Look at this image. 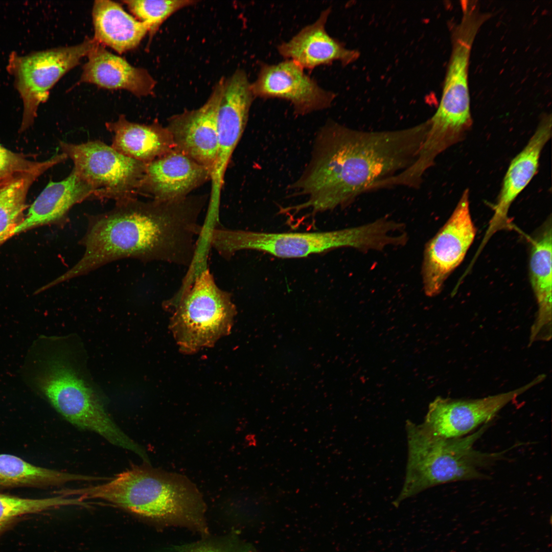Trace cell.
<instances>
[{
	"label": "cell",
	"mask_w": 552,
	"mask_h": 552,
	"mask_svg": "<svg viewBox=\"0 0 552 552\" xmlns=\"http://www.w3.org/2000/svg\"><path fill=\"white\" fill-rule=\"evenodd\" d=\"M425 133L422 124L367 131L328 123L319 132L307 168L291 187L305 200L284 212L316 214L349 204L410 166Z\"/></svg>",
	"instance_id": "cell-1"
},
{
	"label": "cell",
	"mask_w": 552,
	"mask_h": 552,
	"mask_svg": "<svg viewBox=\"0 0 552 552\" xmlns=\"http://www.w3.org/2000/svg\"><path fill=\"white\" fill-rule=\"evenodd\" d=\"M197 198L144 201L136 197L116 202L109 211L89 216L80 241L84 252L77 263L48 284L49 287L89 272L111 262L133 258L190 266L197 255Z\"/></svg>",
	"instance_id": "cell-2"
},
{
	"label": "cell",
	"mask_w": 552,
	"mask_h": 552,
	"mask_svg": "<svg viewBox=\"0 0 552 552\" xmlns=\"http://www.w3.org/2000/svg\"><path fill=\"white\" fill-rule=\"evenodd\" d=\"M83 500L98 499L138 515L159 527H179L209 535L206 505L195 485L183 475L135 466L106 482L74 488Z\"/></svg>",
	"instance_id": "cell-3"
},
{
	"label": "cell",
	"mask_w": 552,
	"mask_h": 552,
	"mask_svg": "<svg viewBox=\"0 0 552 552\" xmlns=\"http://www.w3.org/2000/svg\"><path fill=\"white\" fill-rule=\"evenodd\" d=\"M488 427V423L471 434L446 439L433 435L421 424L406 421L408 456L405 476L393 505L398 508L405 499L438 485L486 478L480 469L498 459L502 454L473 448Z\"/></svg>",
	"instance_id": "cell-4"
},
{
	"label": "cell",
	"mask_w": 552,
	"mask_h": 552,
	"mask_svg": "<svg viewBox=\"0 0 552 552\" xmlns=\"http://www.w3.org/2000/svg\"><path fill=\"white\" fill-rule=\"evenodd\" d=\"M56 351L43 357L34 375L36 387L73 425L94 432L110 443L135 454L140 446L110 417L97 393L72 360Z\"/></svg>",
	"instance_id": "cell-5"
},
{
	"label": "cell",
	"mask_w": 552,
	"mask_h": 552,
	"mask_svg": "<svg viewBox=\"0 0 552 552\" xmlns=\"http://www.w3.org/2000/svg\"><path fill=\"white\" fill-rule=\"evenodd\" d=\"M381 242V231L375 222L314 232L267 233L213 227L208 236L209 245L226 259L242 250L262 251L282 259L305 258L343 247L376 250Z\"/></svg>",
	"instance_id": "cell-6"
},
{
	"label": "cell",
	"mask_w": 552,
	"mask_h": 552,
	"mask_svg": "<svg viewBox=\"0 0 552 552\" xmlns=\"http://www.w3.org/2000/svg\"><path fill=\"white\" fill-rule=\"evenodd\" d=\"M164 305L172 314L170 329L174 338L186 354L212 347L228 335L237 314L231 294L218 287L206 267Z\"/></svg>",
	"instance_id": "cell-7"
},
{
	"label": "cell",
	"mask_w": 552,
	"mask_h": 552,
	"mask_svg": "<svg viewBox=\"0 0 552 552\" xmlns=\"http://www.w3.org/2000/svg\"><path fill=\"white\" fill-rule=\"evenodd\" d=\"M73 170L93 188V198L117 201L136 197L146 164L127 157L98 141L81 144L61 142Z\"/></svg>",
	"instance_id": "cell-8"
},
{
	"label": "cell",
	"mask_w": 552,
	"mask_h": 552,
	"mask_svg": "<svg viewBox=\"0 0 552 552\" xmlns=\"http://www.w3.org/2000/svg\"><path fill=\"white\" fill-rule=\"evenodd\" d=\"M96 43L94 38H86L75 45L37 51L25 56L11 55L9 68L14 76L15 85L24 106L21 131L32 124L39 105L47 100L53 86L87 56Z\"/></svg>",
	"instance_id": "cell-9"
},
{
	"label": "cell",
	"mask_w": 552,
	"mask_h": 552,
	"mask_svg": "<svg viewBox=\"0 0 552 552\" xmlns=\"http://www.w3.org/2000/svg\"><path fill=\"white\" fill-rule=\"evenodd\" d=\"M476 1H461L462 17L452 33V49L439 107L432 116L453 126L473 124L468 85L471 51L475 38L489 15L481 13Z\"/></svg>",
	"instance_id": "cell-10"
},
{
	"label": "cell",
	"mask_w": 552,
	"mask_h": 552,
	"mask_svg": "<svg viewBox=\"0 0 552 552\" xmlns=\"http://www.w3.org/2000/svg\"><path fill=\"white\" fill-rule=\"evenodd\" d=\"M469 204L467 189L446 222L426 244L421 273L427 296H434L441 292L445 282L462 262L474 240L476 228Z\"/></svg>",
	"instance_id": "cell-11"
},
{
	"label": "cell",
	"mask_w": 552,
	"mask_h": 552,
	"mask_svg": "<svg viewBox=\"0 0 552 552\" xmlns=\"http://www.w3.org/2000/svg\"><path fill=\"white\" fill-rule=\"evenodd\" d=\"M245 72L237 70L225 79L217 114L218 149L211 174L209 205L219 206L227 165L245 128L255 98Z\"/></svg>",
	"instance_id": "cell-12"
},
{
	"label": "cell",
	"mask_w": 552,
	"mask_h": 552,
	"mask_svg": "<svg viewBox=\"0 0 552 552\" xmlns=\"http://www.w3.org/2000/svg\"><path fill=\"white\" fill-rule=\"evenodd\" d=\"M545 377L542 374L517 389L480 399L455 400L438 397L430 403L421 425L433 435L443 438L465 436L478 426L488 423L502 408Z\"/></svg>",
	"instance_id": "cell-13"
},
{
	"label": "cell",
	"mask_w": 552,
	"mask_h": 552,
	"mask_svg": "<svg viewBox=\"0 0 552 552\" xmlns=\"http://www.w3.org/2000/svg\"><path fill=\"white\" fill-rule=\"evenodd\" d=\"M251 88L255 97L289 101L298 114L326 108L335 98L334 94L320 87L302 67L289 59L262 64Z\"/></svg>",
	"instance_id": "cell-14"
},
{
	"label": "cell",
	"mask_w": 552,
	"mask_h": 552,
	"mask_svg": "<svg viewBox=\"0 0 552 552\" xmlns=\"http://www.w3.org/2000/svg\"><path fill=\"white\" fill-rule=\"evenodd\" d=\"M225 78L214 86L200 107L173 116L167 126L175 150L208 169L211 174L218 149L217 114Z\"/></svg>",
	"instance_id": "cell-15"
},
{
	"label": "cell",
	"mask_w": 552,
	"mask_h": 552,
	"mask_svg": "<svg viewBox=\"0 0 552 552\" xmlns=\"http://www.w3.org/2000/svg\"><path fill=\"white\" fill-rule=\"evenodd\" d=\"M550 113L540 118L534 133L523 149L512 159L503 179L502 186L494 205V213L484 238L477 249L480 253L493 235L509 228L510 208L536 174L542 151L551 135Z\"/></svg>",
	"instance_id": "cell-16"
},
{
	"label": "cell",
	"mask_w": 552,
	"mask_h": 552,
	"mask_svg": "<svg viewBox=\"0 0 552 552\" xmlns=\"http://www.w3.org/2000/svg\"><path fill=\"white\" fill-rule=\"evenodd\" d=\"M210 178L208 169L174 149L146 164L138 194L158 201L178 200Z\"/></svg>",
	"instance_id": "cell-17"
},
{
	"label": "cell",
	"mask_w": 552,
	"mask_h": 552,
	"mask_svg": "<svg viewBox=\"0 0 552 552\" xmlns=\"http://www.w3.org/2000/svg\"><path fill=\"white\" fill-rule=\"evenodd\" d=\"M93 188L73 169L59 181H51L30 206L12 236L42 225L65 223L68 213L76 204L93 197Z\"/></svg>",
	"instance_id": "cell-18"
},
{
	"label": "cell",
	"mask_w": 552,
	"mask_h": 552,
	"mask_svg": "<svg viewBox=\"0 0 552 552\" xmlns=\"http://www.w3.org/2000/svg\"><path fill=\"white\" fill-rule=\"evenodd\" d=\"M87 56L80 83L109 89H125L137 97L153 93L156 82L146 70L131 65L97 41Z\"/></svg>",
	"instance_id": "cell-19"
},
{
	"label": "cell",
	"mask_w": 552,
	"mask_h": 552,
	"mask_svg": "<svg viewBox=\"0 0 552 552\" xmlns=\"http://www.w3.org/2000/svg\"><path fill=\"white\" fill-rule=\"evenodd\" d=\"M330 8L324 10L317 20L306 26L289 40L278 47L279 53L304 68L312 69L334 61L348 63L357 53L345 48L326 31L325 26Z\"/></svg>",
	"instance_id": "cell-20"
},
{
	"label": "cell",
	"mask_w": 552,
	"mask_h": 552,
	"mask_svg": "<svg viewBox=\"0 0 552 552\" xmlns=\"http://www.w3.org/2000/svg\"><path fill=\"white\" fill-rule=\"evenodd\" d=\"M551 219L550 217L531 240L530 279L538 305L530 344L551 337Z\"/></svg>",
	"instance_id": "cell-21"
},
{
	"label": "cell",
	"mask_w": 552,
	"mask_h": 552,
	"mask_svg": "<svg viewBox=\"0 0 552 552\" xmlns=\"http://www.w3.org/2000/svg\"><path fill=\"white\" fill-rule=\"evenodd\" d=\"M106 129L112 134L111 147L121 154L147 164L175 149L167 127L153 123L130 122L124 115L107 122Z\"/></svg>",
	"instance_id": "cell-22"
},
{
	"label": "cell",
	"mask_w": 552,
	"mask_h": 552,
	"mask_svg": "<svg viewBox=\"0 0 552 552\" xmlns=\"http://www.w3.org/2000/svg\"><path fill=\"white\" fill-rule=\"evenodd\" d=\"M94 38L119 53L136 48L147 32L148 27L127 13L119 4L108 0L94 2L93 11Z\"/></svg>",
	"instance_id": "cell-23"
},
{
	"label": "cell",
	"mask_w": 552,
	"mask_h": 552,
	"mask_svg": "<svg viewBox=\"0 0 552 552\" xmlns=\"http://www.w3.org/2000/svg\"><path fill=\"white\" fill-rule=\"evenodd\" d=\"M96 476L38 467L21 458L0 454V490L59 486L73 481H94Z\"/></svg>",
	"instance_id": "cell-24"
},
{
	"label": "cell",
	"mask_w": 552,
	"mask_h": 552,
	"mask_svg": "<svg viewBox=\"0 0 552 552\" xmlns=\"http://www.w3.org/2000/svg\"><path fill=\"white\" fill-rule=\"evenodd\" d=\"M42 173L38 169L0 182V245L22 221L28 192Z\"/></svg>",
	"instance_id": "cell-25"
},
{
	"label": "cell",
	"mask_w": 552,
	"mask_h": 552,
	"mask_svg": "<svg viewBox=\"0 0 552 552\" xmlns=\"http://www.w3.org/2000/svg\"><path fill=\"white\" fill-rule=\"evenodd\" d=\"M77 500L58 495L44 498H26L0 493V536L25 516L59 507L74 506Z\"/></svg>",
	"instance_id": "cell-26"
},
{
	"label": "cell",
	"mask_w": 552,
	"mask_h": 552,
	"mask_svg": "<svg viewBox=\"0 0 552 552\" xmlns=\"http://www.w3.org/2000/svg\"><path fill=\"white\" fill-rule=\"evenodd\" d=\"M124 2L139 21L153 34L169 16L179 10L195 4L191 0H129Z\"/></svg>",
	"instance_id": "cell-27"
},
{
	"label": "cell",
	"mask_w": 552,
	"mask_h": 552,
	"mask_svg": "<svg viewBox=\"0 0 552 552\" xmlns=\"http://www.w3.org/2000/svg\"><path fill=\"white\" fill-rule=\"evenodd\" d=\"M202 537L199 541L174 548L173 552H252L249 546L233 535Z\"/></svg>",
	"instance_id": "cell-28"
},
{
	"label": "cell",
	"mask_w": 552,
	"mask_h": 552,
	"mask_svg": "<svg viewBox=\"0 0 552 552\" xmlns=\"http://www.w3.org/2000/svg\"><path fill=\"white\" fill-rule=\"evenodd\" d=\"M27 158L24 155L12 152L0 145V182L14 176L33 171L43 164Z\"/></svg>",
	"instance_id": "cell-29"
}]
</instances>
